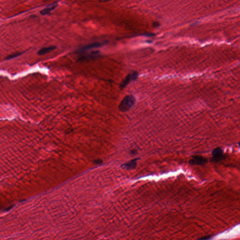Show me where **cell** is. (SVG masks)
I'll return each mask as SVG.
<instances>
[{
  "label": "cell",
  "mask_w": 240,
  "mask_h": 240,
  "mask_svg": "<svg viewBox=\"0 0 240 240\" xmlns=\"http://www.w3.org/2000/svg\"><path fill=\"white\" fill-rule=\"evenodd\" d=\"M106 42L104 43H100V42H96V43H92L91 44L88 45H86L84 47H82L81 48H79V49L77 51V53H84L86 51L89 50L91 49L92 48H98V47H102L103 45H104L106 44Z\"/></svg>",
  "instance_id": "277c9868"
},
{
  "label": "cell",
  "mask_w": 240,
  "mask_h": 240,
  "mask_svg": "<svg viewBox=\"0 0 240 240\" xmlns=\"http://www.w3.org/2000/svg\"><path fill=\"white\" fill-rule=\"evenodd\" d=\"M136 99L134 96L130 95L126 96L121 101L119 109L122 112H126L130 109L135 104Z\"/></svg>",
  "instance_id": "6da1fadb"
},
{
  "label": "cell",
  "mask_w": 240,
  "mask_h": 240,
  "mask_svg": "<svg viewBox=\"0 0 240 240\" xmlns=\"http://www.w3.org/2000/svg\"><path fill=\"white\" fill-rule=\"evenodd\" d=\"M100 52L99 51H96L94 52H91L89 54H87L86 55L82 56L80 58V60H88L89 59L95 58L98 56H100Z\"/></svg>",
  "instance_id": "ba28073f"
},
{
  "label": "cell",
  "mask_w": 240,
  "mask_h": 240,
  "mask_svg": "<svg viewBox=\"0 0 240 240\" xmlns=\"http://www.w3.org/2000/svg\"><path fill=\"white\" fill-rule=\"evenodd\" d=\"M22 54L23 53H14V54L10 55H9V56H7L6 58V59L7 60H10V59H11L15 58L18 57V56L21 55H22Z\"/></svg>",
  "instance_id": "30bf717a"
},
{
  "label": "cell",
  "mask_w": 240,
  "mask_h": 240,
  "mask_svg": "<svg viewBox=\"0 0 240 240\" xmlns=\"http://www.w3.org/2000/svg\"><path fill=\"white\" fill-rule=\"evenodd\" d=\"M138 73L136 72H133L128 74V75L126 77L124 80L121 83L120 88L121 90L123 89L124 88L126 87L128 84L132 81L136 80L138 78Z\"/></svg>",
  "instance_id": "7a4b0ae2"
},
{
  "label": "cell",
  "mask_w": 240,
  "mask_h": 240,
  "mask_svg": "<svg viewBox=\"0 0 240 240\" xmlns=\"http://www.w3.org/2000/svg\"><path fill=\"white\" fill-rule=\"evenodd\" d=\"M137 161H138L137 158L132 160L130 162L125 164L124 165H122V168L126 169L127 170L133 169L136 167V165H137Z\"/></svg>",
  "instance_id": "52a82bcc"
},
{
  "label": "cell",
  "mask_w": 240,
  "mask_h": 240,
  "mask_svg": "<svg viewBox=\"0 0 240 240\" xmlns=\"http://www.w3.org/2000/svg\"><path fill=\"white\" fill-rule=\"evenodd\" d=\"M212 155H213L212 161L213 162H219L225 158L223 151L221 148H219V147L215 148L213 150L212 152Z\"/></svg>",
  "instance_id": "3957f363"
},
{
  "label": "cell",
  "mask_w": 240,
  "mask_h": 240,
  "mask_svg": "<svg viewBox=\"0 0 240 240\" xmlns=\"http://www.w3.org/2000/svg\"><path fill=\"white\" fill-rule=\"evenodd\" d=\"M56 48V47L55 46H50V47L42 48L38 51V54L39 55H45V54L49 53L51 51H52L55 49Z\"/></svg>",
  "instance_id": "9c48e42d"
},
{
  "label": "cell",
  "mask_w": 240,
  "mask_h": 240,
  "mask_svg": "<svg viewBox=\"0 0 240 240\" xmlns=\"http://www.w3.org/2000/svg\"><path fill=\"white\" fill-rule=\"evenodd\" d=\"M207 158L201 156H194L190 160V163L191 165H204L207 162Z\"/></svg>",
  "instance_id": "5b68a950"
},
{
  "label": "cell",
  "mask_w": 240,
  "mask_h": 240,
  "mask_svg": "<svg viewBox=\"0 0 240 240\" xmlns=\"http://www.w3.org/2000/svg\"><path fill=\"white\" fill-rule=\"evenodd\" d=\"M58 6L57 3H53L52 4H50L49 5L40 11V14L42 15H45L49 14L51 12L53 11L55 8Z\"/></svg>",
  "instance_id": "8992f818"
},
{
  "label": "cell",
  "mask_w": 240,
  "mask_h": 240,
  "mask_svg": "<svg viewBox=\"0 0 240 240\" xmlns=\"http://www.w3.org/2000/svg\"><path fill=\"white\" fill-rule=\"evenodd\" d=\"M160 23L158 22H154L153 23V26L154 27H158L160 26Z\"/></svg>",
  "instance_id": "8fae6325"
}]
</instances>
